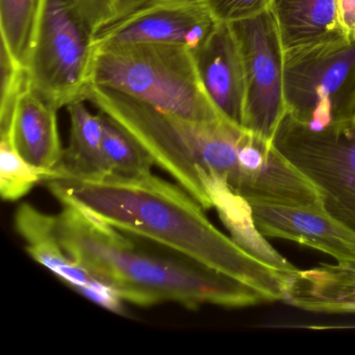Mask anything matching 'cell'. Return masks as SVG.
<instances>
[{
    "label": "cell",
    "instance_id": "1",
    "mask_svg": "<svg viewBox=\"0 0 355 355\" xmlns=\"http://www.w3.org/2000/svg\"><path fill=\"white\" fill-rule=\"evenodd\" d=\"M44 182L62 205L86 209L121 232L236 278L267 301L284 300L288 275L257 261L222 234L180 186L153 174L53 178Z\"/></svg>",
    "mask_w": 355,
    "mask_h": 355
},
{
    "label": "cell",
    "instance_id": "2",
    "mask_svg": "<svg viewBox=\"0 0 355 355\" xmlns=\"http://www.w3.org/2000/svg\"><path fill=\"white\" fill-rule=\"evenodd\" d=\"M62 246L76 263L123 301L153 306L175 302L238 309L265 302L261 292L184 255L153 250L143 239L121 232L76 205L55 216Z\"/></svg>",
    "mask_w": 355,
    "mask_h": 355
},
{
    "label": "cell",
    "instance_id": "3",
    "mask_svg": "<svg viewBox=\"0 0 355 355\" xmlns=\"http://www.w3.org/2000/svg\"><path fill=\"white\" fill-rule=\"evenodd\" d=\"M87 101L130 132L203 209L213 205L201 174L220 176L228 184L236 182L247 130L227 118L188 119L93 84Z\"/></svg>",
    "mask_w": 355,
    "mask_h": 355
},
{
    "label": "cell",
    "instance_id": "4",
    "mask_svg": "<svg viewBox=\"0 0 355 355\" xmlns=\"http://www.w3.org/2000/svg\"><path fill=\"white\" fill-rule=\"evenodd\" d=\"M92 84L188 119L225 117L203 86L194 51L184 45L128 43L96 49Z\"/></svg>",
    "mask_w": 355,
    "mask_h": 355
},
{
    "label": "cell",
    "instance_id": "5",
    "mask_svg": "<svg viewBox=\"0 0 355 355\" xmlns=\"http://www.w3.org/2000/svg\"><path fill=\"white\" fill-rule=\"evenodd\" d=\"M94 58V35L76 1L44 0L26 68L31 89L58 111L87 101Z\"/></svg>",
    "mask_w": 355,
    "mask_h": 355
},
{
    "label": "cell",
    "instance_id": "6",
    "mask_svg": "<svg viewBox=\"0 0 355 355\" xmlns=\"http://www.w3.org/2000/svg\"><path fill=\"white\" fill-rule=\"evenodd\" d=\"M286 114L315 130L355 121V41L284 51Z\"/></svg>",
    "mask_w": 355,
    "mask_h": 355
},
{
    "label": "cell",
    "instance_id": "7",
    "mask_svg": "<svg viewBox=\"0 0 355 355\" xmlns=\"http://www.w3.org/2000/svg\"><path fill=\"white\" fill-rule=\"evenodd\" d=\"M272 143L317 188L324 211L355 234V121L315 130L286 114Z\"/></svg>",
    "mask_w": 355,
    "mask_h": 355
},
{
    "label": "cell",
    "instance_id": "8",
    "mask_svg": "<svg viewBox=\"0 0 355 355\" xmlns=\"http://www.w3.org/2000/svg\"><path fill=\"white\" fill-rule=\"evenodd\" d=\"M245 78L243 128L272 142L286 115L284 49L271 10L230 24Z\"/></svg>",
    "mask_w": 355,
    "mask_h": 355
},
{
    "label": "cell",
    "instance_id": "9",
    "mask_svg": "<svg viewBox=\"0 0 355 355\" xmlns=\"http://www.w3.org/2000/svg\"><path fill=\"white\" fill-rule=\"evenodd\" d=\"M217 22L201 0H146L94 36L95 49L128 43H169L198 49Z\"/></svg>",
    "mask_w": 355,
    "mask_h": 355
},
{
    "label": "cell",
    "instance_id": "10",
    "mask_svg": "<svg viewBox=\"0 0 355 355\" xmlns=\"http://www.w3.org/2000/svg\"><path fill=\"white\" fill-rule=\"evenodd\" d=\"M14 225L26 242V251L35 261L92 302L113 313H122L123 300L66 252L55 230V216L47 215L30 203H24L16 211Z\"/></svg>",
    "mask_w": 355,
    "mask_h": 355
},
{
    "label": "cell",
    "instance_id": "11",
    "mask_svg": "<svg viewBox=\"0 0 355 355\" xmlns=\"http://www.w3.org/2000/svg\"><path fill=\"white\" fill-rule=\"evenodd\" d=\"M265 236L286 239L327 253L338 261H355V234L324 211L251 202Z\"/></svg>",
    "mask_w": 355,
    "mask_h": 355
},
{
    "label": "cell",
    "instance_id": "12",
    "mask_svg": "<svg viewBox=\"0 0 355 355\" xmlns=\"http://www.w3.org/2000/svg\"><path fill=\"white\" fill-rule=\"evenodd\" d=\"M57 113L58 110L28 84L20 93L11 117L0 125V138L9 141L22 159L43 172L44 180L63 159Z\"/></svg>",
    "mask_w": 355,
    "mask_h": 355
},
{
    "label": "cell",
    "instance_id": "13",
    "mask_svg": "<svg viewBox=\"0 0 355 355\" xmlns=\"http://www.w3.org/2000/svg\"><path fill=\"white\" fill-rule=\"evenodd\" d=\"M194 55L203 86L216 107L228 120L243 126L244 68L230 24L217 22Z\"/></svg>",
    "mask_w": 355,
    "mask_h": 355
},
{
    "label": "cell",
    "instance_id": "14",
    "mask_svg": "<svg viewBox=\"0 0 355 355\" xmlns=\"http://www.w3.org/2000/svg\"><path fill=\"white\" fill-rule=\"evenodd\" d=\"M284 301L313 313H355V261H338L286 277Z\"/></svg>",
    "mask_w": 355,
    "mask_h": 355
},
{
    "label": "cell",
    "instance_id": "15",
    "mask_svg": "<svg viewBox=\"0 0 355 355\" xmlns=\"http://www.w3.org/2000/svg\"><path fill=\"white\" fill-rule=\"evenodd\" d=\"M284 51L346 40L338 0H273L270 7Z\"/></svg>",
    "mask_w": 355,
    "mask_h": 355
},
{
    "label": "cell",
    "instance_id": "16",
    "mask_svg": "<svg viewBox=\"0 0 355 355\" xmlns=\"http://www.w3.org/2000/svg\"><path fill=\"white\" fill-rule=\"evenodd\" d=\"M201 182L230 238L241 249L272 269L290 275L297 268L263 239L253 218L250 203L214 174H201Z\"/></svg>",
    "mask_w": 355,
    "mask_h": 355
},
{
    "label": "cell",
    "instance_id": "17",
    "mask_svg": "<svg viewBox=\"0 0 355 355\" xmlns=\"http://www.w3.org/2000/svg\"><path fill=\"white\" fill-rule=\"evenodd\" d=\"M66 109L70 116L69 146L49 178H96L111 174L103 149L101 114L93 115L85 101L72 103Z\"/></svg>",
    "mask_w": 355,
    "mask_h": 355
},
{
    "label": "cell",
    "instance_id": "18",
    "mask_svg": "<svg viewBox=\"0 0 355 355\" xmlns=\"http://www.w3.org/2000/svg\"><path fill=\"white\" fill-rule=\"evenodd\" d=\"M44 0H0L1 53L26 70L36 40Z\"/></svg>",
    "mask_w": 355,
    "mask_h": 355
},
{
    "label": "cell",
    "instance_id": "19",
    "mask_svg": "<svg viewBox=\"0 0 355 355\" xmlns=\"http://www.w3.org/2000/svg\"><path fill=\"white\" fill-rule=\"evenodd\" d=\"M103 116V149L112 173L124 176L150 175L155 165L148 151L117 122Z\"/></svg>",
    "mask_w": 355,
    "mask_h": 355
},
{
    "label": "cell",
    "instance_id": "20",
    "mask_svg": "<svg viewBox=\"0 0 355 355\" xmlns=\"http://www.w3.org/2000/svg\"><path fill=\"white\" fill-rule=\"evenodd\" d=\"M44 173L33 167L7 140L0 141V194L6 201H17L30 193Z\"/></svg>",
    "mask_w": 355,
    "mask_h": 355
},
{
    "label": "cell",
    "instance_id": "21",
    "mask_svg": "<svg viewBox=\"0 0 355 355\" xmlns=\"http://www.w3.org/2000/svg\"><path fill=\"white\" fill-rule=\"evenodd\" d=\"M93 35L123 19L146 0H74Z\"/></svg>",
    "mask_w": 355,
    "mask_h": 355
},
{
    "label": "cell",
    "instance_id": "22",
    "mask_svg": "<svg viewBox=\"0 0 355 355\" xmlns=\"http://www.w3.org/2000/svg\"><path fill=\"white\" fill-rule=\"evenodd\" d=\"M216 22L232 24L254 17L271 7L273 0H201Z\"/></svg>",
    "mask_w": 355,
    "mask_h": 355
},
{
    "label": "cell",
    "instance_id": "23",
    "mask_svg": "<svg viewBox=\"0 0 355 355\" xmlns=\"http://www.w3.org/2000/svg\"><path fill=\"white\" fill-rule=\"evenodd\" d=\"M338 13L347 39L355 41V0H338Z\"/></svg>",
    "mask_w": 355,
    "mask_h": 355
}]
</instances>
